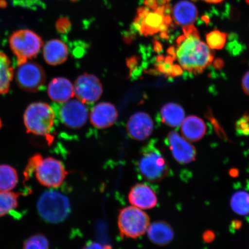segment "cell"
<instances>
[{
  "label": "cell",
  "instance_id": "obj_38",
  "mask_svg": "<svg viewBox=\"0 0 249 249\" xmlns=\"http://www.w3.org/2000/svg\"><path fill=\"white\" fill-rule=\"evenodd\" d=\"M202 1L210 3V4H218V3L222 2L224 0H202Z\"/></svg>",
  "mask_w": 249,
  "mask_h": 249
},
{
  "label": "cell",
  "instance_id": "obj_7",
  "mask_svg": "<svg viewBox=\"0 0 249 249\" xmlns=\"http://www.w3.org/2000/svg\"><path fill=\"white\" fill-rule=\"evenodd\" d=\"M55 116L70 128L79 129L85 124L88 118V109L79 99H71L52 107Z\"/></svg>",
  "mask_w": 249,
  "mask_h": 249
},
{
  "label": "cell",
  "instance_id": "obj_28",
  "mask_svg": "<svg viewBox=\"0 0 249 249\" xmlns=\"http://www.w3.org/2000/svg\"><path fill=\"white\" fill-rule=\"evenodd\" d=\"M41 157L40 155H36L31 159L24 172V176L26 180L29 179L32 176L33 173L36 172L37 166H38L39 161Z\"/></svg>",
  "mask_w": 249,
  "mask_h": 249
},
{
  "label": "cell",
  "instance_id": "obj_18",
  "mask_svg": "<svg viewBox=\"0 0 249 249\" xmlns=\"http://www.w3.org/2000/svg\"><path fill=\"white\" fill-rule=\"evenodd\" d=\"M43 53L47 63L57 65L67 60L68 49L61 40L53 39L47 42L43 47Z\"/></svg>",
  "mask_w": 249,
  "mask_h": 249
},
{
  "label": "cell",
  "instance_id": "obj_33",
  "mask_svg": "<svg viewBox=\"0 0 249 249\" xmlns=\"http://www.w3.org/2000/svg\"><path fill=\"white\" fill-rule=\"evenodd\" d=\"M202 237H203L204 241L207 243H211L214 240V238H215V234H214L213 231L208 230V231H205L204 233L203 236H202Z\"/></svg>",
  "mask_w": 249,
  "mask_h": 249
},
{
  "label": "cell",
  "instance_id": "obj_17",
  "mask_svg": "<svg viewBox=\"0 0 249 249\" xmlns=\"http://www.w3.org/2000/svg\"><path fill=\"white\" fill-rule=\"evenodd\" d=\"M176 23L183 27L192 26L197 20L198 10L191 1L182 0L177 3L172 10Z\"/></svg>",
  "mask_w": 249,
  "mask_h": 249
},
{
  "label": "cell",
  "instance_id": "obj_13",
  "mask_svg": "<svg viewBox=\"0 0 249 249\" xmlns=\"http://www.w3.org/2000/svg\"><path fill=\"white\" fill-rule=\"evenodd\" d=\"M126 129L130 138L142 141L147 139L153 132L154 122L148 114L138 112L130 117Z\"/></svg>",
  "mask_w": 249,
  "mask_h": 249
},
{
  "label": "cell",
  "instance_id": "obj_39",
  "mask_svg": "<svg viewBox=\"0 0 249 249\" xmlns=\"http://www.w3.org/2000/svg\"><path fill=\"white\" fill-rule=\"evenodd\" d=\"M166 0H157L158 7H162L166 4Z\"/></svg>",
  "mask_w": 249,
  "mask_h": 249
},
{
  "label": "cell",
  "instance_id": "obj_32",
  "mask_svg": "<svg viewBox=\"0 0 249 249\" xmlns=\"http://www.w3.org/2000/svg\"><path fill=\"white\" fill-rule=\"evenodd\" d=\"M82 249H111L108 246L102 247L99 243L95 242H89L83 247Z\"/></svg>",
  "mask_w": 249,
  "mask_h": 249
},
{
  "label": "cell",
  "instance_id": "obj_25",
  "mask_svg": "<svg viewBox=\"0 0 249 249\" xmlns=\"http://www.w3.org/2000/svg\"><path fill=\"white\" fill-rule=\"evenodd\" d=\"M20 194L12 191H0V217L6 215L18 206Z\"/></svg>",
  "mask_w": 249,
  "mask_h": 249
},
{
  "label": "cell",
  "instance_id": "obj_34",
  "mask_svg": "<svg viewBox=\"0 0 249 249\" xmlns=\"http://www.w3.org/2000/svg\"><path fill=\"white\" fill-rule=\"evenodd\" d=\"M144 4L147 8L153 9H157L158 5L157 4V0H145Z\"/></svg>",
  "mask_w": 249,
  "mask_h": 249
},
{
  "label": "cell",
  "instance_id": "obj_2",
  "mask_svg": "<svg viewBox=\"0 0 249 249\" xmlns=\"http://www.w3.org/2000/svg\"><path fill=\"white\" fill-rule=\"evenodd\" d=\"M138 167L143 178L151 182L160 181L170 171L169 164L153 142L142 149Z\"/></svg>",
  "mask_w": 249,
  "mask_h": 249
},
{
  "label": "cell",
  "instance_id": "obj_21",
  "mask_svg": "<svg viewBox=\"0 0 249 249\" xmlns=\"http://www.w3.org/2000/svg\"><path fill=\"white\" fill-rule=\"evenodd\" d=\"M160 117L161 121L166 125L175 127L181 125L185 119V111L175 103H168L161 108Z\"/></svg>",
  "mask_w": 249,
  "mask_h": 249
},
{
  "label": "cell",
  "instance_id": "obj_6",
  "mask_svg": "<svg viewBox=\"0 0 249 249\" xmlns=\"http://www.w3.org/2000/svg\"><path fill=\"white\" fill-rule=\"evenodd\" d=\"M9 45L20 64L39 53L42 47V40L32 31L20 30L12 34L9 38Z\"/></svg>",
  "mask_w": 249,
  "mask_h": 249
},
{
  "label": "cell",
  "instance_id": "obj_4",
  "mask_svg": "<svg viewBox=\"0 0 249 249\" xmlns=\"http://www.w3.org/2000/svg\"><path fill=\"white\" fill-rule=\"evenodd\" d=\"M55 115L53 108L45 103H34L24 114L25 126L29 132L48 136L53 127Z\"/></svg>",
  "mask_w": 249,
  "mask_h": 249
},
{
  "label": "cell",
  "instance_id": "obj_15",
  "mask_svg": "<svg viewBox=\"0 0 249 249\" xmlns=\"http://www.w3.org/2000/svg\"><path fill=\"white\" fill-rule=\"evenodd\" d=\"M118 112L113 104L107 102L96 105L90 114V121L97 128L105 129L110 127L116 123Z\"/></svg>",
  "mask_w": 249,
  "mask_h": 249
},
{
  "label": "cell",
  "instance_id": "obj_24",
  "mask_svg": "<svg viewBox=\"0 0 249 249\" xmlns=\"http://www.w3.org/2000/svg\"><path fill=\"white\" fill-rule=\"evenodd\" d=\"M231 209L241 216L249 214V194L245 191H238L232 195L230 201Z\"/></svg>",
  "mask_w": 249,
  "mask_h": 249
},
{
  "label": "cell",
  "instance_id": "obj_36",
  "mask_svg": "<svg viewBox=\"0 0 249 249\" xmlns=\"http://www.w3.org/2000/svg\"><path fill=\"white\" fill-rule=\"evenodd\" d=\"M223 62L222 60H216L215 62H214V67L216 68H222L223 66Z\"/></svg>",
  "mask_w": 249,
  "mask_h": 249
},
{
  "label": "cell",
  "instance_id": "obj_30",
  "mask_svg": "<svg viewBox=\"0 0 249 249\" xmlns=\"http://www.w3.org/2000/svg\"><path fill=\"white\" fill-rule=\"evenodd\" d=\"M40 0H13L14 4L24 8H33L39 4Z\"/></svg>",
  "mask_w": 249,
  "mask_h": 249
},
{
  "label": "cell",
  "instance_id": "obj_16",
  "mask_svg": "<svg viewBox=\"0 0 249 249\" xmlns=\"http://www.w3.org/2000/svg\"><path fill=\"white\" fill-rule=\"evenodd\" d=\"M48 92L52 100L58 104L70 101L74 95V86L69 80L64 77L55 78L52 80Z\"/></svg>",
  "mask_w": 249,
  "mask_h": 249
},
{
  "label": "cell",
  "instance_id": "obj_37",
  "mask_svg": "<svg viewBox=\"0 0 249 249\" xmlns=\"http://www.w3.org/2000/svg\"><path fill=\"white\" fill-rule=\"evenodd\" d=\"M230 175L233 177H235L238 176L239 171L236 169H232L230 171Z\"/></svg>",
  "mask_w": 249,
  "mask_h": 249
},
{
  "label": "cell",
  "instance_id": "obj_35",
  "mask_svg": "<svg viewBox=\"0 0 249 249\" xmlns=\"http://www.w3.org/2000/svg\"><path fill=\"white\" fill-rule=\"evenodd\" d=\"M242 226V222L239 220H234L231 223V228L233 230H238L241 229Z\"/></svg>",
  "mask_w": 249,
  "mask_h": 249
},
{
  "label": "cell",
  "instance_id": "obj_12",
  "mask_svg": "<svg viewBox=\"0 0 249 249\" xmlns=\"http://www.w3.org/2000/svg\"><path fill=\"white\" fill-rule=\"evenodd\" d=\"M167 140L171 154L177 162L184 164L195 160L197 152L188 140L174 131L169 133Z\"/></svg>",
  "mask_w": 249,
  "mask_h": 249
},
{
  "label": "cell",
  "instance_id": "obj_9",
  "mask_svg": "<svg viewBox=\"0 0 249 249\" xmlns=\"http://www.w3.org/2000/svg\"><path fill=\"white\" fill-rule=\"evenodd\" d=\"M164 8V5L155 10L147 7L140 8L134 21V29L145 36L160 32L161 26L166 23Z\"/></svg>",
  "mask_w": 249,
  "mask_h": 249
},
{
  "label": "cell",
  "instance_id": "obj_19",
  "mask_svg": "<svg viewBox=\"0 0 249 249\" xmlns=\"http://www.w3.org/2000/svg\"><path fill=\"white\" fill-rule=\"evenodd\" d=\"M148 236L154 244L165 246L169 244L174 238L172 227L167 222L158 221L150 224L147 230Z\"/></svg>",
  "mask_w": 249,
  "mask_h": 249
},
{
  "label": "cell",
  "instance_id": "obj_5",
  "mask_svg": "<svg viewBox=\"0 0 249 249\" xmlns=\"http://www.w3.org/2000/svg\"><path fill=\"white\" fill-rule=\"evenodd\" d=\"M150 225V219L140 208L129 206L120 211L118 227L122 237L136 239L144 235Z\"/></svg>",
  "mask_w": 249,
  "mask_h": 249
},
{
  "label": "cell",
  "instance_id": "obj_23",
  "mask_svg": "<svg viewBox=\"0 0 249 249\" xmlns=\"http://www.w3.org/2000/svg\"><path fill=\"white\" fill-rule=\"evenodd\" d=\"M13 74L10 60L7 55L0 52V93L8 91Z\"/></svg>",
  "mask_w": 249,
  "mask_h": 249
},
{
  "label": "cell",
  "instance_id": "obj_14",
  "mask_svg": "<svg viewBox=\"0 0 249 249\" xmlns=\"http://www.w3.org/2000/svg\"><path fill=\"white\" fill-rule=\"evenodd\" d=\"M129 201L132 206L141 210L155 208L158 204V198L150 187L144 183H137L129 192Z\"/></svg>",
  "mask_w": 249,
  "mask_h": 249
},
{
  "label": "cell",
  "instance_id": "obj_26",
  "mask_svg": "<svg viewBox=\"0 0 249 249\" xmlns=\"http://www.w3.org/2000/svg\"><path fill=\"white\" fill-rule=\"evenodd\" d=\"M227 37V34L222 31L217 30L212 31L206 35L207 44L211 49H222L225 46Z\"/></svg>",
  "mask_w": 249,
  "mask_h": 249
},
{
  "label": "cell",
  "instance_id": "obj_8",
  "mask_svg": "<svg viewBox=\"0 0 249 249\" xmlns=\"http://www.w3.org/2000/svg\"><path fill=\"white\" fill-rule=\"evenodd\" d=\"M35 174L40 185L48 188H57L64 182L68 173L60 160L52 157H41Z\"/></svg>",
  "mask_w": 249,
  "mask_h": 249
},
{
  "label": "cell",
  "instance_id": "obj_40",
  "mask_svg": "<svg viewBox=\"0 0 249 249\" xmlns=\"http://www.w3.org/2000/svg\"><path fill=\"white\" fill-rule=\"evenodd\" d=\"M170 1V0H166L167 2H169Z\"/></svg>",
  "mask_w": 249,
  "mask_h": 249
},
{
  "label": "cell",
  "instance_id": "obj_31",
  "mask_svg": "<svg viewBox=\"0 0 249 249\" xmlns=\"http://www.w3.org/2000/svg\"><path fill=\"white\" fill-rule=\"evenodd\" d=\"M242 87L246 94L249 96V71L245 73L242 78Z\"/></svg>",
  "mask_w": 249,
  "mask_h": 249
},
{
  "label": "cell",
  "instance_id": "obj_3",
  "mask_svg": "<svg viewBox=\"0 0 249 249\" xmlns=\"http://www.w3.org/2000/svg\"><path fill=\"white\" fill-rule=\"evenodd\" d=\"M37 210L46 222L57 224L67 219L71 213L69 199L56 191H47L40 196Z\"/></svg>",
  "mask_w": 249,
  "mask_h": 249
},
{
  "label": "cell",
  "instance_id": "obj_22",
  "mask_svg": "<svg viewBox=\"0 0 249 249\" xmlns=\"http://www.w3.org/2000/svg\"><path fill=\"white\" fill-rule=\"evenodd\" d=\"M18 182L17 170L7 164L0 165V191H11Z\"/></svg>",
  "mask_w": 249,
  "mask_h": 249
},
{
  "label": "cell",
  "instance_id": "obj_1",
  "mask_svg": "<svg viewBox=\"0 0 249 249\" xmlns=\"http://www.w3.org/2000/svg\"><path fill=\"white\" fill-rule=\"evenodd\" d=\"M183 36L177 40L176 55L179 66L194 74H200L210 66L213 60V53L202 42L194 25L183 27Z\"/></svg>",
  "mask_w": 249,
  "mask_h": 249
},
{
  "label": "cell",
  "instance_id": "obj_11",
  "mask_svg": "<svg viewBox=\"0 0 249 249\" xmlns=\"http://www.w3.org/2000/svg\"><path fill=\"white\" fill-rule=\"evenodd\" d=\"M18 85L29 91H35L45 83V74L42 68L28 61L18 64L16 74Z\"/></svg>",
  "mask_w": 249,
  "mask_h": 249
},
{
  "label": "cell",
  "instance_id": "obj_27",
  "mask_svg": "<svg viewBox=\"0 0 249 249\" xmlns=\"http://www.w3.org/2000/svg\"><path fill=\"white\" fill-rule=\"evenodd\" d=\"M23 249H50L49 242L45 235H34L24 242Z\"/></svg>",
  "mask_w": 249,
  "mask_h": 249
},
{
  "label": "cell",
  "instance_id": "obj_20",
  "mask_svg": "<svg viewBox=\"0 0 249 249\" xmlns=\"http://www.w3.org/2000/svg\"><path fill=\"white\" fill-rule=\"evenodd\" d=\"M183 138L192 142L200 140L206 133L207 126L201 118L195 116L185 118L181 124Z\"/></svg>",
  "mask_w": 249,
  "mask_h": 249
},
{
  "label": "cell",
  "instance_id": "obj_10",
  "mask_svg": "<svg viewBox=\"0 0 249 249\" xmlns=\"http://www.w3.org/2000/svg\"><path fill=\"white\" fill-rule=\"evenodd\" d=\"M73 86L74 95L85 104H93L103 93L100 80L91 74L85 73L78 77Z\"/></svg>",
  "mask_w": 249,
  "mask_h": 249
},
{
  "label": "cell",
  "instance_id": "obj_29",
  "mask_svg": "<svg viewBox=\"0 0 249 249\" xmlns=\"http://www.w3.org/2000/svg\"><path fill=\"white\" fill-rule=\"evenodd\" d=\"M236 129L240 133L248 135L249 133V116L245 115L242 117L236 124Z\"/></svg>",
  "mask_w": 249,
  "mask_h": 249
}]
</instances>
